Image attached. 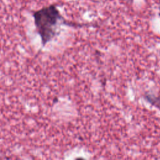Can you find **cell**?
<instances>
[{"label":"cell","mask_w":160,"mask_h":160,"mask_svg":"<svg viewBox=\"0 0 160 160\" xmlns=\"http://www.w3.org/2000/svg\"><path fill=\"white\" fill-rule=\"evenodd\" d=\"M122 1H130V2H131L132 1V0H122Z\"/></svg>","instance_id":"2"},{"label":"cell","mask_w":160,"mask_h":160,"mask_svg":"<svg viewBox=\"0 0 160 160\" xmlns=\"http://www.w3.org/2000/svg\"><path fill=\"white\" fill-rule=\"evenodd\" d=\"M159 101H160V98H159ZM159 104H160V102H159Z\"/></svg>","instance_id":"3"},{"label":"cell","mask_w":160,"mask_h":160,"mask_svg":"<svg viewBox=\"0 0 160 160\" xmlns=\"http://www.w3.org/2000/svg\"><path fill=\"white\" fill-rule=\"evenodd\" d=\"M159 16H160V13H159Z\"/></svg>","instance_id":"4"},{"label":"cell","mask_w":160,"mask_h":160,"mask_svg":"<svg viewBox=\"0 0 160 160\" xmlns=\"http://www.w3.org/2000/svg\"><path fill=\"white\" fill-rule=\"evenodd\" d=\"M33 16L42 42L45 44L54 36L55 27L61 16L58 9L53 5L37 11Z\"/></svg>","instance_id":"1"}]
</instances>
